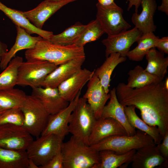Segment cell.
<instances>
[{"label": "cell", "mask_w": 168, "mask_h": 168, "mask_svg": "<svg viewBox=\"0 0 168 168\" xmlns=\"http://www.w3.org/2000/svg\"><path fill=\"white\" fill-rule=\"evenodd\" d=\"M98 2L103 6H106L113 3L114 0H98Z\"/></svg>", "instance_id": "obj_42"}, {"label": "cell", "mask_w": 168, "mask_h": 168, "mask_svg": "<svg viewBox=\"0 0 168 168\" xmlns=\"http://www.w3.org/2000/svg\"><path fill=\"white\" fill-rule=\"evenodd\" d=\"M0 10L2 11L16 26L24 29L30 34H35L43 38L49 40L53 32L38 28L32 24L24 16L23 11L9 7L0 1Z\"/></svg>", "instance_id": "obj_23"}, {"label": "cell", "mask_w": 168, "mask_h": 168, "mask_svg": "<svg viewBox=\"0 0 168 168\" xmlns=\"http://www.w3.org/2000/svg\"><path fill=\"white\" fill-rule=\"evenodd\" d=\"M155 144L153 139L145 133L136 131L134 135H114L106 138L98 143L91 146L98 152L110 150L121 154L132 150Z\"/></svg>", "instance_id": "obj_4"}, {"label": "cell", "mask_w": 168, "mask_h": 168, "mask_svg": "<svg viewBox=\"0 0 168 168\" xmlns=\"http://www.w3.org/2000/svg\"><path fill=\"white\" fill-rule=\"evenodd\" d=\"M80 94L81 92L69 103L66 107L56 114L49 115L47 124L41 135L54 134L64 139L69 133L68 126L70 116Z\"/></svg>", "instance_id": "obj_12"}, {"label": "cell", "mask_w": 168, "mask_h": 168, "mask_svg": "<svg viewBox=\"0 0 168 168\" xmlns=\"http://www.w3.org/2000/svg\"><path fill=\"white\" fill-rule=\"evenodd\" d=\"M95 70L91 71L81 68L61 83L57 88L62 97L69 102L74 100L92 77Z\"/></svg>", "instance_id": "obj_16"}, {"label": "cell", "mask_w": 168, "mask_h": 168, "mask_svg": "<svg viewBox=\"0 0 168 168\" xmlns=\"http://www.w3.org/2000/svg\"><path fill=\"white\" fill-rule=\"evenodd\" d=\"M156 48H151L145 55L147 65L145 70L163 80L167 72L168 57H165L164 54Z\"/></svg>", "instance_id": "obj_25"}, {"label": "cell", "mask_w": 168, "mask_h": 168, "mask_svg": "<svg viewBox=\"0 0 168 168\" xmlns=\"http://www.w3.org/2000/svg\"><path fill=\"white\" fill-rule=\"evenodd\" d=\"M83 57H85L84 47L75 44H58L43 38L25 52L27 61H46L58 66L74 58Z\"/></svg>", "instance_id": "obj_2"}, {"label": "cell", "mask_w": 168, "mask_h": 168, "mask_svg": "<svg viewBox=\"0 0 168 168\" xmlns=\"http://www.w3.org/2000/svg\"><path fill=\"white\" fill-rule=\"evenodd\" d=\"M159 51L166 54H168V36L159 38L156 45Z\"/></svg>", "instance_id": "obj_38"}, {"label": "cell", "mask_w": 168, "mask_h": 168, "mask_svg": "<svg viewBox=\"0 0 168 168\" xmlns=\"http://www.w3.org/2000/svg\"></svg>", "instance_id": "obj_46"}, {"label": "cell", "mask_w": 168, "mask_h": 168, "mask_svg": "<svg viewBox=\"0 0 168 168\" xmlns=\"http://www.w3.org/2000/svg\"><path fill=\"white\" fill-rule=\"evenodd\" d=\"M156 145L162 156L166 160H168V132L163 136L161 142Z\"/></svg>", "instance_id": "obj_37"}, {"label": "cell", "mask_w": 168, "mask_h": 168, "mask_svg": "<svg viewBox=\"0 0 168 168\" xmlns=\"http://www.w3.org/2000/svg\"><path fill=\"white\" fill-rule=\"evenodd\" d=\"M142 34L140 30L134 27L130 30L108 36L107 38L102 41V43L106 48V58L114 53H118L121 56L126 57L131 46L137 42Z\"/></svg>", "instance_id": "obj_11"}, {"label": "cell", "mask_w": 168, "mask_h": 168, "mask_svg": "<svg viewBox=\"0 0 168 168\" xmlns=\"http://www.w3.org/2000/svg\"><path fill=\"white\" fill-rule=\"evenodd\" d=\"M77 0H44L30 10L23 12L24 16L34 26L42 29L45 22L66 5Z\"/></svg>", "instance_id": "obj_13"}, {"label": "cell", "mask_w": 168, "mask_h": 168, "mask_svg": "<svg viewBox=\"0 0 168 168\" xmlns=\"http://www.w3.org/2000/svg\"><path fill=\"white\" fill-rule=\"evenodd\" d=\"M110 100L104 106L101 117L112 118L117 121L124 128L128 136L134 135L136 132L135 128L129 123L123 106L119 101L116 93L115 88L110 92Z\"/></svg>", "instance_id": "obj_20"}, {"label": "cell", "mask_w": 168, "mask_h": 168, "mask_svg": "<svg viewBox=\"0 0 168 168\" xmlns=\"http://www.w3.org/2000/svg\"><path fill=\"white\" fill-rule=\"evenodd\" d=\"M85 59V57L77 58L58 66L47 76L41 86L58 87L82 68Z\"/></svg>", "instance_id": "obj_19"}, {"label": "cell", "mask_w": 168, "mask_h": 168, "mask_svg": "<svg viewBox=\"0 0 168 168\" xmlns=\"http://www.w3.org/2000/svg\"><path fill=\"white\" fill-rule=\"evenodd\" d=\"M158 11L165 12L167 15H168V0H162L160 6L157 7Z\"/></svg>", "instance_id": "obj_40"}, {"label": "cell", "mask_w": 168, "mask_h": 168, "mask_svg": "<svg viewBox=\"0 0 168 168\" xmlns=\"http://www.w3.org/2000/svg\"><path fill=\"white\" fill-rule=\"evenodd\" d=\"M24 120V115L20 108L10 109L0 114V125L9 124L22 126Z\"/></svg>", "instance_id": "obj_35"}, {"label": "cell", "mask_w": 168, "mask_h": 168, "mask_svg": "<svg viewBox=\"0 0 168 168\" xmlns=\"http://www.w3.org/2000/svg\"><path fill=\"white\" fill-rule=\"evenodd\" d=\"M20 108L24 117L22 126L32 136L38 138L45 127L50 115L40 100L31 95H26Z\"/></svg>", "instance_id": "obj_6"}, {"label": "cell", "mask_w": 168, "mask_h": 168, "mask_svg": "<svg viewBox=\"0 0 168 168\" xmlns=\"http://www.w3.org/2000/svg\"><path fill=\"white\" fill-rule=\"evenodd\" d=\"M159 38L153 32L142 34L137 41L138 45L133 49L129 50L127 54L126 57L130 60L133 61L142 60L150 49L155 48Z\"/></svg>", "instance_id": "obj_29"}, {"label": "cell", "mask_w": 168, "mask_h": 168, "mask_svg": "<svg viewBox=\"0 0 168 168\" xmlns=\"http://www.w3.org/2000/svg\"><path fill=\"white\" fill-rule=\"evenodd\" d=\"M57 66L46 61L23 62L18 68L16 85L32 88L41 86L47 76Z\"/></svg>", "instance_id": "obj_8"}, {"label": "cell", "mask_w": 168, "mask_h": 168, "mask_svg": "<svg viewBox=\"0 0 168 168\" xmlns=\"http://www.w3.org/2000/svg\"><path fill=\"white\" fill-rule=\"evenodd\" d=\"M26 95L18 88L0 90V114L10 109L20 108Z\"/></svg>", "instance_id": "obj_31"}, {"label": "cell", "mask_w": 168, "mask_h": 168, "mask_svg": "<svg viewBox=\"0 0 168 168\" xmlns=\"http://www.w3.org/2000/svg\"><path fill=\"white\" fill-rule=\"evenodd\" d=\"M136 151L131 163L133 168H153L157 166L168 167V160L160 153L155 144L140 148Z\"/></svg>", "instance_id": "obj_15"}, {"label": "cell", "mask_w": 168, "mask_h": 168, "mask_svg": "<svg viewBox=\"0 0 168 168\" xmlns=\"http://www.w3.org/2000/svg\"><path fill=\"white\" fill-rule=\"evenodd\" d=\"M54 0V1H59V0Z\"/></svg>", "instance_id": "obj_45"}, {"label": "cell", "mask_w": 168, "mask_h": 168, "mask_svg": "<svg viewBox=\"0 0 168 168\" xmlns=\"http://www.w3.org/2000/svg\"><path fill=\"white\" fill-rule=\"evenodd\" d=\"M8 51L7 45L0 41V62L3 56Z\"/></svg>", "instance_id": "obj_41"}, {"label": "cell", "mask_w": 168, "mask_h": 168, "mask_svg": "<svg viewBox=\"0 0 168 168\" xmlns=\"http://www.w3.org/2000/svg\"><path fill=\"white\" fill-rule=\"evenodd\" d=\"M114 135H127L123 127L112 118L96 119L88 139L89 145L95 144L103 139Z\"/></svg>", "instance_id": "obj_18"}, {"label": "cell", "mask_w": 168, "mask_h": 168, "mask_svg": "<svg viewBox=\"0 0 168 168\" xmlns=\"http://www.w3.org/2000/svg\"><path fill=\"white\" fill-rule=\"evenodd\" d=\"M96 119L86 99L79 97L70 116L68 132L89 145V136Z\"/></svg>", "instance_id": "obj_5"}, {"label": "cell", "mask_w": 168, "mask_h": 168, "mask_svg": "<svg viewBox=\"0 0 168 168\" xmlns=\"http://www.w3.org/2000/svg\"><path fill=\"white\" fill-rule=\"evenodd\" d=\"M31 95L38 98L49 115L66 107L69 102L60 95L58 88L39 86L32 88Z\"/></svg>", "instance_id": "obj_17"}, {"label": "cell", "mask_w": 168, "mask_h": 168, "mask_svg": "<svg viewBox=\"0 0 168 168\" xmlns=\"http://www.w3.org/2000/svg\"><path fill=\"white\" fill-rule=\"evenodd\" d=\"M83 97L86 99L96 119L101 117L103 109L110 97L96 75L94 74L88 82L87 89Z\"/></svg>", "instance_id": "obj_14"}, {"label": "cell", "mask_w": 168, "mask_h": 168, "mask_svg": "<svg viewBox=\"0 0 168 168\" xmlns=\"http://www.w3.org/2000/svg\"><path fill=\"white\" fill-rule=\"evenodd\" d=\"M64 168H94L100 163L99 152L72 136L62 143Z\"/></svg>", "instance_id": "obj_3"}, {"label": "cell", "mask_w": 168, "mask_h": 168, "mask_svg": "<svg viewBox=\"0 0 168 168\" xmlns=\"http://www.w3.org/2000/svg\"><path fill=\"white\" fill-rule=\"evenodd\" d=\"M164 85L165 88L168 90V78L166 77L165 80L164 81Z\"/></svg>", "instance_id": "obj_44"}, {"label": "cell", "mask_w": 168, "mask_h": 168, "mask_svg": "<svg viewBox=\"0 0 168 168\" xmlns=\"http://www.w3.org/2000/svg\"><path fill=\"white\" fill-rule=\"evenodd\" d=\"M141 13L134 12L131 17L132 22L142 34L156 31V26L154 21V16L157 7L156 0H141Z\"/></svg>", "instance_id": "obj_21"}, {"label": "cell", "mask_w": 168, "mask_h": 168, "mask_svg": "<svg viewBox=\"0 0 168 168\" xmlns=\"http://www.w3.org/2000/svg\"><path fill=\"white\" fill-rule=\"evenodd\" d=\"M23 62L22 58L18 56L10 61L0 74V90L13 88L16 85L18 68Z\"/></svg>", "instance_id": "obj_32"}, {"label": "cell", "mask_w": 168, "mask_h": 168, "mask_svg": "<svg viewBox=\"0 0 168 168\" xmlns=\"http://www.w3.org/2000/svg\"><path fill=\"white\" fill-rule=\"evenodd\" d=\"M128 75V83L126 85L128 87L132 88H142L163 80L148 72L139 65L130 70Z\"/></svg>", "instance_id": "obj_30"}, {"label": "cell", "mask_w": 168, "mask_h": 168, "mask_svg": "<svg viewBox=\"0 0 168 168\" xmlns=\"http://www.w3.org/2000/svg\"><path fill=\"white\" fill-rule=\"evenodd\" d=\"M105 33L98 21L96 19L91 21L81 33L74 44L84 47L87 43L96 40Z\"/></svg>", "instance_id": "obj_34"}, {"label": "cell", "mask_w": 168, "mask_h": 168, "mask_svg": "<svg viewBox=\"0 0 168 168\" xmlns=\"http://www.w3.org/2000/svg\"><path fill=\"white\" fill-rule=\"evenodd\" d=\"M135 108L133 105L124 106V112L130 124L135 128L150 136L153 139L155 144L160 143L163 137L158 128L156 127L148 125L141 119L136 114Z\"/></svg>", "instance_id": "obj_28"}, {"label": "cell", "mask_w": 168, "mask_h": 168, "mask_svg": "<svg viewBox=\"0 0 168 168\" xmlns=\"http://www.w3.org/2000/svg\"><path fill=\"white\" fill-rule=\"evenodd\" d=\"M79 22L66 28L58 34H53L49 40L51 42L63 45L74 44L86 26Z\"/></svg>", "instance_id": "obj_33"}, {"label": "cell", "mask_w": 168, "mask_h": 168, "mask_svg": "<svg viewBox=\"0 0 168 168\" xmlns=\"http://www.w3.org/2000/svg\"><path fill=\"white\" fill-rule=\"evenodd\" d=\"M115 89L119 102L123 106L133 105L138 109L141 119L148 125L156 127L163 137L168 132V90L164 81L138 88L120 83Z\"/></svg>", "instance_id": "obj_1"}, {"label": "cell", "mask_w": 168, "mask_h": 168, "mask_svg": "<svg viewBox=\"0 0 168 168\" xmlns=\"http://www.w3.org/2000/svg\"><path fill=\"white\" fill-rule=\"evenodd\" d=\"M17 35L15 42L10 50L2 57L0 62V68L4 69L10 61L14 57L16 54L23 49H28L33 48L36 43L43 38L40 36H32L22 27L16 26Z\"/></svg>", "instance_id": "obj_22"}, {"label": "cell", "mask_w": 168, "mask_h": 168, "mask_svg": "<svg viewBox=\"0 0 168 168\" xmlns=\"http://www.w3.org/2000/svg\"><path fill=\"white\" fill-rule=\"evenodd\" d=\"M141 0H127L126 3L128 2L127 10L129 11L133 6L135 7V12L138 13V8L140 6Z\"/></svg>", "instance_id": "obj_39"}, {"label": "cell", "mask_w": 168, "mask_h": 168, "mask_svg": "<svg viewBox=\"0 0 168 168\" xmlns=\"http://www.w3.org/2000/svg\"><path fill=\"white\" fill-rule=\"evenodd\" d=\"M63 139L54 134L40 135L26 150L27 156L39 167L46 165L61 148Z\"/></svg>", "instance_id": "obj_7"}, {"label": "cell", "mask_w": 168, "mask_h": 168, "mask_svg": "<svg viewBox=\"0 0 168 168\" xmlns=\"http://www.w3.org/2000/svg\"><path fill=\"white\" fill-rule=\"evenodd\" d=\"M136 151L132 150L126 153L119 154L110 150L99 151L100 161L94 168H116L131 163Z\"/></svg>", "instance_id": "obj_26"}, {"label": "cell", "mask_w": 168, "mask_h": 168, "mask_svg": "<svg viewBox=\"0 0 168 168\" xmlns=\"http://www.w3.org/2000/svg\"><path fill=\"white\" fill-rule=\"evenodd\" d=\"M33 141L32 136L22 126L9 124L0 125V147L26 151Z\"/></svg>", "instance_id": "obj_10"}, {"label": "cell", "mask_w": 168, "mask_h": 168, "mask_svg": "<svg viewBox=\"0 0 168 168\" xmlns=\"http://www.w3.org/2000/svg\"><path fill=\"white\" fill-rule=\"evenodd\" d=\"M42 168H64L61 148L48 163Z\"/></svg>", "instance_id": "obj_36"}, {"label": "cell", "mask_w": 168, "mask_h": 168, "mask_svg": "<svg viewBox=\"0 0 168 168\" xmlns=\"http://www.w3.org/2000/svg\"><path fill=\"white\" fill-rule=\"evenodd\" d=\"M26 151L0 147V168H28Z\"/></svg>", "instance_id": "obj_27"}, {"label": "cell", "mask_w": 168, "mask_h": 168, "mask_svg": "<svg viewBox=\"0 0 168 168\" xmlns=\"http://www.w3.org/2000/svg\"><path fill=\"white\" fill-rule=\"evenodd\" d=\"M126 57H123L118 53L111 54L103 63L97 69L95 70V73L99 79L105 92L109 93V87L112 72L117 66L126 61Z\"/></svg>", "instance_id": "obj_24"}, {"label": "cell", "mask_w": 168, "mask_h": 168, "mask_svg": "<svg viewBox=\"0 0 168 168\" xmlns=\"http://www.w3.org/2000/svg\"><path fill=\"white\" fill-rule=\"evenodd\" d=\"M96 6V19L108 36L127 30L131 27L123 17V9L115 2L106 6H103L98 2Z\"/></svg>", "instance_id": "obj_9"}, {"label": "cell", "mask_w": 168, "mask_h": 168, "mask_svg": "<svg viewBox=\"0 0 168 168\" xmlns=\"http://www.w3.org/2000/svg\"><path fill=\"white\" fill-rule=\"evenodd\" d=\"M38 166L34 161L31 159H28V168H39Z\"/></svg>", "instance_id": "obj_43"}]
</instances>
